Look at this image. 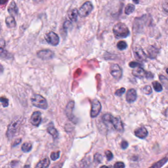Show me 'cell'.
<instances>
[{"label":"cell","instance_id":"obj_8","mask_svg":"<svg viewBox=\"0 0 168 168\" xmlns=\"http://www.w3.org/2000/svg\"><path fill=\"white\" fill-rule=\"evenodd\" d=\"M133 53L136 59L140 62H144L146 61L147 55L139 45H137L134 48Z\"/></svg>","mask_w":168,"mask_h":168},{"label":"cell","instance_id":"obj_15","mask_svg":"<svg viewBox=\"0 0 168 168\" xmlns=\"http://www.w3.org/2000/svg\"><path fill=\"white\" fill-rule=\"evenodd\" d=\"M135 135L138 138L144 139L148 135V132L147 129L144 127H140L135 130Z\"/></svg>","mask_w":168,"mask_h":168},{"label":"cell","instance_id":"obj_10","mask_svg":"<svg viewBox=\"0 0 168 168\" xmlns=\"http://www.w3.org/2000/svg\"><path fill=\"white\" fill-rule=\"evenodd\" d=\"M101 104L97 99H94L92 103V109L90 111V116L92 118L97 116L101 110Z\"/></svg>","mask_w":168,"mask_h":168},{"label":"cell","instance_id":"obj_19","mask_svg":"<svg viewBox=\"0 0 168 168\" xmlns=\"http://www.w3.org/2000/svg\"><path fill=\"white\" fill-rule=\"evenodd\" d=\"M78 10L77 9H74L69 12L68 18L71 21L76 22L78 19Z\"/></svg>","mask_w":168,"mask_h":168},{"label":"cell","instance_id":"obj_36","mask_svg":"<svg viewBox=\"0 0 168 168\" xmlns=\"http://www.w3.org/2000/svg\"><path fill=\"white\" fill-rule=\"evenodd\" d=\"M162 7L166 12L168 13V0H166L163 2L162 3Z\"/></svg>","mask_w":168,"mask_h":168},{"label":"cell","instance_id":"obj_29","mask_svg":"<svg viewBox=\"0 0 168 168\" xmlns=\"http://www.w3.org/2000/svg\"><path fill=\"white\" fill-rule=\"evenodd\" d=\"M102 156L99 153H97L94 155V160L95 162L97 163H100L102 161Z\"/></svg>","mask_w":168,"mask_h":168},{"label":"cell","instance_id":"obj_14","mask_svg":"<svg viewBox=\"0 0 168 168\" xmlns=\"http://www.w3.org/2000/svg\"><path fill=\"white\" fill-rule=\"evenodd\" d=\"M137 97V92L134 89H130L128 90L126 95V100L127 102L129 103H133L136 100Z\"/></svg>","mask_w":168,"mask_h":168},{"label":"cell","instance_id":"obj_2","mask_svg":"<svg viewBox=\"0 0 168 168\" xmlns=\"http://www.w3.org/2000/svg\"><path fill=\"white\" fill-rule=\"evenodd\" d=\"M113 33L117 39L126 38L130 34L129 29L123 23H119L115 25L113 29Z\"/></svg>","mask_w":168,"mask_h":168},{"label":"cell","instance_id":"obj_44","mask_svg":"<svg viewBox=\"0 0 168 168\" xmlns=\"http://www.w3.org/2000/svg\"><path fill=\"white\" fill-rule=\"evenodd\" d=\"M31 168L30 166V165H25V166H24V168Z\"/></svg>","mask_w":168,"mask_h":168},{"label":"cell","instance_id":"obj_13","mask_svg":"<svg viewBox=\"0 0 168 168\" xmlns=\"http://www.w3.org/2000/svg\"><path fill=\"white\" fill-rule=\"evenodd\" d=\"M74 105H75V103H74V101H71L68 104L66 109H65V113H66L68 118L70 120L73 121H74V118H75L73 114Z\"/></svg>","mask_w":168,"mask_h":168},{"label":"cell","instance_id":"obj_41","mask_svg":"<svg viewBox=\"0 0 168 168\" xmlns=\"http://www.w3.org/2000/svg\"><path fill=\"white\" fill-rule=\"evenodd\" d=\"M53 168H62V166H60V165H56L55 166H54Z\"/></svg>","mask_w":168,"mask_h":168},{"label":"cell","instance_id":"obj_17","mask_svg":"<svg viewBox=\"0 0 168 168\" xmlns=\"http://www.w3.org/2000/svg\"><path fill=\"white\" fill-rule=\"evenodd\" d=\"M8 10L9 13L10 14L11 17H13L17 14L18 9L16 4L14 1L11 2L10 4H9Z\"/></svg>","mask_w":168,"mask_h":168},{"label":"cell","instance_id":"obj_35","mask_svg":"<svg viewBox=\"0 0 168 168\" xmlns=\"http://www.w3.org/2000/svg\"><path fill=\"white\" fill-rule=\"evenodd\" d=\"M141 65V64L136 62H131L129 64V66L131 68H137V67H140Z\"/></svg>","mask_w":168,"mask_h":168},{"label":"cell","instance_id":"obj_46","mask_svg":"<svg viewBox=\"0 0 168 168\" xmlns=\"http://www.w3.org/2000/svg\"><path fill=\"white\" fill-rule=\"evenodd\" d=\"M0 31H1V24H0Z\"/></svg>","mask_w":168,"mask_h":168},{"label":"cell","instance_id":"obj_42","mask_svg":"<svg viewBox=\"0 0 168 168\" xmlns=\"http://www.w3.org/2000/svg\"><path fill=\"white\" fill-rule=\"evenodd\" d=\"M8 2V1H0V4H5V3H7Z\"/></svg>","mask_w":168,"mask_h":168},{"label":"cell","instance_id":"obj_12","mask_svg":"<svg viewBox=\"0 0 168 168\" xmlns=\"http://www.w3.org/2000/svg\"><path fill=\"white\" fill-rule=\"evenodd\" d=\"M42 113L40 112H34L31 117V123L35 126H38L42 122Z\"/></svg>","mask_w":168,"mask_h":168},{"label":"cell","instance_id":"obj_23","mask_svg":"<svg viewBox=\"0 0 168 168\" xmlns=\"http://www.w3.org/2000/svg\"><path fill=\"white\" fill-rule=\"evenodd\" d=\"M0 57L8 59L11 57V55L7 50L4 48V47H0Z\"/></svg>","mask_w":168,"mask_h":168},{"label":"cell","instance_id":"obj_30","mask_svg":"<svg viewBox=\"0 0 168 168\" xmlns=\"http://www.w3.org/2000/svg\"><path fill=\"white\" fill-rule=\"evenodd\" d=\"M60 152H52L51 155V158L53 161L56 160L60 157Z\"/></svg>","mask_w":168,"mask_h":168},{"label":"cell","instance_id":"obj_16","mask_svg":"<svg viewBox=\"0 0 168 168\" xmlns=\"http://www.w3.org/2000/svg\"><path fill=\"white\" fill-rule=\"evenodd\" d=\"M147 52L148 53L149 58L151 59H154L157 57L158 53H159V50L155 47L151 45L148 48Z\"/></svg>","mask_w":168,"mask_h":168},{"label":"cell","instance_id":"obj_22","mask_svg":"<svg viewBox=\"0 0 168 168\" xmlns=\"http://www.w3.org/2000/svg\"><path fill=\"white\" fill-rule=\"evenodd\" d=\"M47 132L51 135L52 136V137H53L54 139H56L59 136V133H58V131L53 126H50L49 127H48Z\"/></svg>","mask_w":168,"mask_h":168},{"label":"cell","instance_id":"obj_18","mask_svg":"<svg viewBox=\"0 0 168 168\" xmlns=\"http://www.w3.org/2000/svg\"><path fill=\"white\" fill-rule=\"evenodd\" d=\"M50 162L49 159L48 158H44L37 164L35 168H47L50 165Z\"/></svg>","mask_w":168,"mask_h":168},{"label":"cell","instance_id":"obj_11","mask_svg":"<svg viewBox=\"0 0 168 168\" xmlns=\"http://www.w3.org/2000/svg\"><path fill=\"white\" fill-rule=\"evenodd\" d=\"M38 57L43 60H48L52 59L54 57V53L49 49H43L37 52Z\"/></svg>","mask_w":168,"mask_h":168},{"label":"cell","instance_id":"obj_25","mask_svg":"<svg viewBox=\"0 0 168 168\" xmlns=\"http://www.w3.org/2000/svg\"><path fill=\"white\" fill-rule=\"evenodd\" d=\"M21 149L24 152H29L32 149V145L29 143H25L22 146Z\"/></svg>","mask_w":168,"mask_h":168},{"label":"cell","instance_id":"obj_38","mask_svg":"<svg viewBox=\"0 0 168 168\" xmlns=\"http://www.w3.org/2000/svg\"><path fill=\"white\" fill-rule=\"evenodd\" d=\"M22 140L21 139H16L13 143V147H15V146H17L18 144H19V143H21Z\"/></svg>","mask_w":168,"mask_h":168},{"label":"cell","instance_id":"obj_26","mask_svg":"<svg viewBox=\"0 0 168 168\" xmlns=\"http://www.w3.org/2000/svg\"><path fill=\"white\" fill-rule=\"evenodd\" d=\"M152 86H153V88L155 91L157 92L162 91L163 90V87H162L161 84L159 82H156V81L153 82H152Z\"/></svg>","mask_w":168,"mask_h":168},{"label":"cell","instance_id":"obj_33","mask_svg":"<svg viewBox=\"0 0 168 168\" xmlns=\"http://www.w3.org/2000/svg\"><path fill=\"white\" fill-rule=\"evenodd\" d=\"M106 157L108 161H111L113 159V155L112 153V152H111L110 151H107L105 152Z\"/></svg>","mask_w":168,"mask_h":168},{"label":"cell","instance_id":"obj_45","mask_svg":"<svg viewBox=\"0 0 168 168\" xmlns=\"http://www.w3.org/2000/svg\"><path fill=\"white\" fill-rule=\"evenodd\" d=\"M166 73H167V74H168V68H167V70H166Z\"/></svg>","mask_w":168,"mask_h":168},{"label":"cell","instance_id":"obj_7","mask_svg":"<svg viewBox=\"0 0 168 168\" xmlns=\"http://www.w3.org/2000/svg\"><path fill=\"white\" fill-rule=\"evenodd\" d=\"M110 72L111 74L115 79L119 80L122 77V74H123L122 70L118 64H112L110 68Z\"/></svg>","mask_w":168,"mask_h":168},{"label":"cell","instance_id":"obj_21","mask_svg":"<svg viewBox=\"0 0 168 168\" xmlns=\"http://www.w3.org/2000/svg\"><path fill=\"white\" fill-rule=\"evenodd\" d=\"M5 23H6V26L9 28L15 27L16 25V23L15 21L14 17H11V16L7 17L6 18Z\"/></svg>","mask_w":168,"mask_h":168},{"label":"cell","instance_id":"obj_39","mask_svg":"<svg viewBox=\"0 0 168 168\" xmlns=\"http://www.w3.org/2000/svg\"><path fill=\"white\" fill-rule=\"evenodd\" d=\"M71 24V23L70 21H65L64 23V28L65 29H68V28L69 27L70 25Z\"/></svg>","mask_w":168,"mask_h":168},{"label":"cell","instance_id":"obj_3","mask_svg":"<svg viewBox=\"0 0 168 168\" xmlns=\"http://www.w3.org/2000/svg\"><path fill=\"white\" fill-rule=\"evenodd\" d=\"M21 124V119L20 118H16L11 122L8 126L6 132V136L9 139H13L16 133L19 130Z\"/></svg>","mask_w":168,"mask_h":168},{"label":"cell","instance_id":"obj_9","mask_svg":"<svg viewBox=\"0 0 168 168\" xmlns=\"http://www.w3.org/2000/svg\"><path fill=\"white\" fill-rule=\"evenodd\" d=\"M45 39L48 44L53 46H57L60 43L59 36L54 32H50L47 34L45 35Z\"/></svg>","mask_w":168,"mask_h":168},{"label":"cell","instance_id":"obj_28","mask_svg":"<svg viewBox=\"0 0 168 168\" xmlns=\"http://www.w3.org/2000/svg\"><path fill=\"white\" fill-rule=\"evenodd\" d=\"M143 92L145 94L147 95H149L152 93V88L150 86H144V88L142 89Z\"/></svg>","mask_w":168,"mask_h":168},{"label":"cell","instance_id":"obj_43","mask_svg":"<svg viewBox=\"0 0 168 168\" xmlns=\"http://www.w3.org/2000/svg\"><path fill=\"white\" fill-rule=\"evenodd\" d=\"M100 168H111L110 167H108V166H101V167H100Z\"/></svg>","mask_w":168,"mask_h":168},{"label":"cell","instance_id":"obj_6","mask_svg":"<svg viewBox=\"0 0 168 168\" xmlns=\"http://www.w3.org/2000/svg\"><path fill=\"white\" fill-rule=\"evenodd\" d=\"M132 74L135 77L140 78H153V74H152V73L147 72L142 67L135 68L132 71Z\"/></svg>","mask_w":168,"mask_h":168},{"label":"cell","instance_id":"obj_27","mask_svg":"<svg viewBox=\"0 0 168 168\" xmlns=\"http://www.w3.org/2000/svg\"><path fill=\"white\" fill-rule=\"evenodd\" d=\"M117 48H118V49L121 50V51L124 50L126 49L127 48V44L126 41L121 40V41H119L118 43Z\"/></svg>","mask_w":168,"mask_h":168},{"label":"cell","instance_id":"obj_37","mask_svg":"<svg viewBox=\"0 0 168 168\" xmlns=\"http://www.w3.org/2000/svg\"><path fill=\"white\" fill-rule=\"evenodd\" d=\"M128 143L126 141H123L122 142V143H121V147H122V149H126V148L128 147Z\"/></svg>","mask_w":168,"mask_h":168},{"label":"cell","instance_id":"obj_34","mask_svg":"<svg viewBox=\"0 0 168 168\" xmlns=\"http://www.w3.org/2000/svg\"><path fill=\"white\" fill-rule=\"evenodd\" d=\"M114 168H125V165L122 162H118L115 164Z\"/></svg>","mask_w":168,"mask_h":168},{"label":"cell","instance_id":"obj_1","mask_svg":"<svg viewBox=\"0 0 168 168\" xmlns=\"http://www.w3.org/2000/svg\"><path fill=\"white\" fill-rule=\"evenodd\" d=\"M102 120L105 124H112L113 127L118 131H123V123L119 117H115L109 113H106L102 117Z\"/></svg>","mask_w":168,"mask_h":168},{"label":"cell","instance_id":"obj_31","mask_svg":"<svg viewBox=\"0 0 168 168\" xmlns=\"http://www.w3.org/2000/svg\"><path fill=\"white\" fill-rule=\"evenodd\" d=\"M0 102L2 103L3 107H8L9 105V100L5 97H1L0 98Z\"/></svg>","mask_w":168,"mask_h":168},{"label":"cell","instance_id":"obj_24","mask_svg":"<svg viewBox=\"0 0 168 168\" xmlns=\"http://www.w3.org/2000/svg\"><path fill=\"white\" fill-rule=\"evenodd\" d=\"M135 9V7L133 4H128L125 8V13L127 15H129L134 12Z\"/></svg>","mask_w":168,"mask_h":168},{"label":"cell","instance_id":"obj_4","mask_svg":"<svg viewBox=\"0 0 168 168\" xmlns=\"http://www.w3.org/2000/svg\"><path fill=\"white\" fill-rule=\"evenodd\" d=\"M31 102L35 107L43 109H47L48 103L46 100L39 94H35L31 97Z\"/></svg>","mask_w":168,"mask_h":168},{"label":"cell","instance_id":"obj_5","mask_svg":"<svg viewBox=\"0 0 168 168\" xmlns=\"http://www.w3.org/2000/svg\"><path fill=\"white\" fill-rule=\"evenodd\" d=\"M93 6L91 2H86L79 9L78 14L81 17H85L89 15V14L93 11Z\"/></svg>","mask_w":168,"mask_h":168},{"label":"cell","instance_id":"obj_40","mask_svg":"<svg viewBox=\"0 0 168 168\" xmlns=\"http://www.w3.org/2000/svg\"><path fill=\"white\" fill-rule=\"evenodd\" d=\"M3 71H4V68H3V66L0 64V74H2L3 73Z\"/></svg>","mask_w":168,"mask_h":168},{"label":"cell","instance_id":"obj_20","mask_svg":"<svg viewBox=\"0 0 168 168\" xmlns=\"http://www.w3.org/2000/svg\"><path fill=\"white\" fill-rule=\"evenodd\" d=\"M168 156L164 157L162 159L158 161V162L154 163L153 165H152L151 167L149 168H161L163 167V166L166 163L168 162Z\"/></svg>","mask_w":168,"mask_h":168},{"label":"cell","instance_id":"obj_32","mask_svg":"<svg viewBox=\"0 0 168 168\" xmlns=\"http://www.w3.org/2000/svg\"><path fill=\"white\" fill-rule=\"evenodd\" d=\"M125 92H126V89L123 88V87H122V88L118 89V90L116 91V92H115V95L117 96H122V94L125 93Z\"/></svg>","mask_w":168,"mask_h":168}]
</instances>
